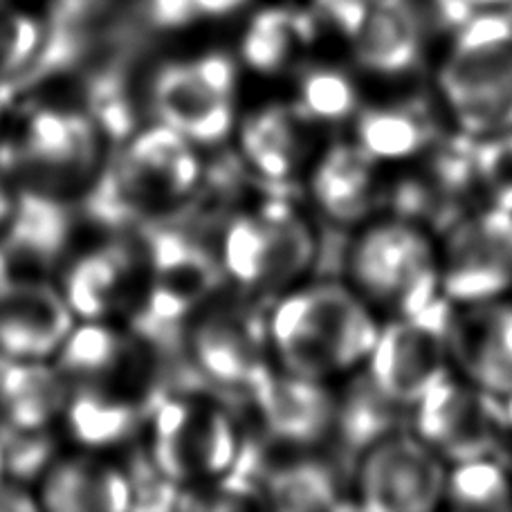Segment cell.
Returning <instances> with one entry per match:
<instances>
[{
    "instance_id": "obj_1",
    "label": "cell",
    "mask_w": 512,
    "mask_h": 512,
    "mask_svg": "<svg viewBox=\"0 0 512 512\" xmlns=\"http://www.w3.org/2000/svg\"><path fill=\"white\" fill-rule=\"evenodd\" d=\"M268 335L283 369L324 380L367 360L380 328L358 295L335 281H322L281 299Z\"/></svg>"
},
{
    "instance_id": "obj_2",
    "label": "cell",
    "mask_w": 512,
    "mask_h": 512,
    "mask_svg": "<svg viewBox=\"0 0 512 512\" xmlns=\"http://www.w3.org/2000/svg\"><path fill=\"white\" fill-rule=\"evenodd\" d=\"M203 169L189 140L167 124L135 137L102 171L84 200L95 223L122 230L144 225L155 209L194 194Z\"/></svg>"
},
{
    "instance_id": "obj_3",
    "label": "cell",
    "mask_w": 512,
    "mask_h": 512,
    "mask_svg": "<svg viewBox=\"0 0 512 512\" xmlns=\"http://www.w3.org/2000/svg\"><path fill=\"white\" fill-rule=\"evenodd\" d=\"M438 88L463 133L512 131V16L499 9L472 14L456 30Z\"/></svg>"
},
{
    "instance_id": "obj_4",
    "label": "cell",
    "mask_w": 512,
    "mask_h": 512,
    "mask_svg": "<svg viewBox=\"0 0 512 512\" xmlns=\"http://www.w3.org/2000/svg\"><path fill=\"white\" fill-rule=\"evenodd\" d=\"M319 261V239L281 196L256 214L227 221L221 263L227 277L252 297H274Z\"/></svg>"
},
{
    "instance_id": "obj_5",
    "label": "cell",
    "mask_w": 512,
    "mask_h": 512,
    "mask_svg": "<svg viewBox=\"0 0 512 512\" xmlns=\"http://www.w3.org/2000/svg\"><path fill=\"white\" fill-rule=\"evenodd\" d=\"M0 164L23 187L59 196L84 187L99 164V128L90 115L43 108L25 117L0 149Z\"/></svg>"
},
{
    "instance_id": "obj_6",
    "label": "cell",
    "mask_w": 512,
    "mask_h": 512,
    "mask_svg": "<svg viewBox=\"0 0 512 512\" xmlns=\"http://www.w3.org/2000/svg\"><path fill=\"white\" fill-rule=\"evenodd\" d=\"M452 299L438 295L382 328L369 355V378L398 405L414 409L447 376L452 355Z\"/></svg>"
},
{
    "instance_id": "obj_7",
    "label": "cell",
    "mask_w": 512,
    "mask_h": 512,
    "mask_svg": "<svg viewBox=\"0 0 512 512\" xmlns=\"http://www.w3.org/2000/svg\"><path fill=\"white\" fill-rule=\"evenodd\" d=\"M146 414L153 420L151 459L176 486L196 477H223L241 452V438L221 405L158 391Z\"/></svg>"
},
{
    "instance_id": "obj_8",
    "label": "cell",
    "mask_w": 512,
    "mask_h": 512,
    "mask_svg": "<svg viewBox=\"0 0 512 512\" xmlns=\"http://www.w3.org/2000/svg\"><path fill=\"white\" fill-rule=\"evenodd\" d=\"M349 270L364 295L398 315L427 306L441 288L432 243L411 221L369 227L353 245Z\"/></svg>"
},
{
    "instance_id": "obj_9",
    "label": "cell",
    "mask_w": 512,
    "mask_h": 512,
    "mask_svg": "<svg viewBox=\"0 0 512 512\" xmlns=\"http://www.w3.org/2000/svg\"><path fill=\"white\" fill-rule=\"evenodd\" d=\"M248 297L250 292L221 299L198 317L189 331V353L209 387L252 400L272 371L265 362L268 322Z\"/></svg>"
},
{
    "instance_id": "obj_10",
    "label": "cell",
    "mask_w": 512,
    "mask_h": 512,
    "mask_svg": "<svg viewBox=\"0 0 512 512\" xmlns=\"http://www.w3.org/2000/svg\"><path fill=\"white\" fill-rule=\"evenodd\" d=\"M236 70L225 54H207L189 63H169L151 86L155 113L189 142L216 144L234 122Z\"/></svg>"
},
{
    "instance_id": "obj_11",
    "label": "cell",
    "mask_w": 512,
    "mask_h": 512,
    "mask_svg": "<svg viewBox=\"0 0 512 512\" xmlns=\"http://www.w3.org/2000/svg\"><path fill=\"white\" fill-rule=\"evenodd\" d=\"M441 454L423 438L396 432L371 445L355 463L360 508L371 512H427L445 497Z\"/></svg>"
},
{
    "instance_id": "obj_12",
    "label": "cell",
    "mask_w": 512,
    "mask_h": 512,
    "mask_svg": "<svg viewBox=\"0 0 512 512\" xmlns=\"http://www.w3.org/2000/svg\"><path fill=\"white\" fill-rule=\"evenodd\" d=\"M512 286V212L488 207L450 227L441 268L443 295L490 301Z\"/></svg>"
},
{
    "instance_id": "obj_13",
    "label": "cell",
    "mask_w": 512,
    "mask_h": 512,
    "mask_svg": "<svg viewBox=\"0 0 512 512\" xmlns=\"http://www.w3.org/2000/svg\"><path fill=\"white\" fill-rule=\"evenodd\" d=\"M418 436L454 463L492 456L504 432L499 396L445 378L414 407Z\"/></svg>"
},
{
    "instance_id": "obj_14",
    "label": "cell",
    "mask_w": 512,
    "mask_h": 512,
    "mask_svg": "<svg viewBox=\"0 0 512 512\" xmlns=\"http://www.w3.org/2000/svg\"><path fill=\"white\" fill-rule=\"evenodd\" d=\"M72 331L66 297L39 279H14L0 288V353L41 360L59 351Z\"/></svg>"
},
{
    "instance_id": "obj_15",
    "label": "cell",
    "mask_w": 512,
    "mask_h": 512,
    "mask_svg": "<svg viewBox=\"0 0 512 512\" xmlns=\"http://www.w3.org/2000/svg\"><path fill=\"white\" fill-rule=\"evenodd\" d=\"M72 214L59 196L21 187L12 216L0 236V254L14 279H36L66 254L72 236Z\"/></svg>"
},
{
    "instance_id": "obj_16",
    "label": "cell",
    "mask_w": 512,
    "mask_h": 512,
    "mask_svg": "<svg viewBox=\"0 0 512 512\" xmlns=\"http://www.w3.org/2000/svg\"><path fill=\"white\" fill-rule=\"evenodd\" d=\"M252 402L263 418L265 432L283 445L310 447L333 436L337 398L324 389L322 380L295 373H270L254 391Z\"/></svg>"
},
{
    "instance_id": "obj_17",
    "label": "cell",
    "mask_w": 512,
    "mask_h": 512,
    "mask_svg": "<svg viewBox=\"0 0 512 512\" xmlns=\"http://www.w3.org/2000/svg\"><path fill=\"white\" fill-rule=\"evenodd\" d=\"M360 68L380 77H400L423 57V21L409 0H373L344 27Z\"/></svg>"
},
{
    "instance_id": "obj_18",
    "label": "cell",
    "mask_w": 512,
    "mask_h": 512,
    "mask_svg": "<svg viewBox=\"0 0 512 512\" xmlns=\"http://www.w3.org/2000/svg\"><path fill=\"white\" fill-rule=\"evenodd\" d=\"M452 358L495 396L512 393V306L477 301L452 319Z\"/></svg>"
},
{
    "instance_id": "obj_19",
    "label": "cell",
    "mask_w": 512,
    "mask_h": 512,
    "mask_svg": "<svg viewBox=\"0 0 512 512\" xmlns=\"http://www.w3.org/2000/svg\"><path fill=\"white\" fill-rule=\"evenodd\" d=\"M310 191L333 223H358L378 200L376 160L360 144H337L319 160Z\"/></svg>"
},
{
    "instance_id": "obj_20",
    "label": "cell",
    "mask_w": 512,
    "mask_h": 512,
    "mask_svg": "<svg viewBox=\"0 0 512 512\" xmlns=\"http://www.w3.org/2000/svg\"><path fill=\"white\" fill-rule=\"evenodd\" d=\"M41 501L57 512H124L133 508L124 472L90 459L63 461L45 474Z\"/></svg>"
},
{
    "instance_id": "obj_21",
    "label": "cell",
    "mask_w": 512,
    "mask_h": 512,
    "mask_svg": "<svg viewBox=\"0 0 512 512\" xmlns=\"http://www.w3.org/2000/svg\"><path fill=\"white\" fill-rule=\"evenodd\" d=\"M346 472L340 461L292 459L281 465H268L263 477V504L283 512L337 510L346 504L342 497Z\"/></svg>"
},
{
    "instance_id": "obj_22",
    "label": "cell",
    "mask_w": 512,
    "mask_h": 512,
    "mask_svg": "<svg viewBox=\"0 0 512 512\" xmlns=\"http://www.w3.org/2000/svg\"><path fill=\"white\" fill-rule=\"evenodd\" d=\"M407 409L393 402L367 376L351 382L337 400V418L333 436L340 443V463L346 472H355L360 456L382 438L400 432V411Z\"/></svg>"
},
{
    "instance_id": "obj_23",
    "label": "cell",
    "mask_w": 512,
    "mask_h": 512,
    "mask_svg": "<svg viewBox=\"0 0 512 512\" xmlns=\"http://www.w3.org/2000/svg\"><path fill=\"white\" fill-rule=\"evenodd\" d=\"M137 261L140 254L135 250L124 243H113L72 263L63 279V297L72 315L99 319L111 313L126 295Z\"/></svg>"
},
{
    "instance_id": "obj_24",
    "label": "cell",
    "mask_w": 512,
    "mask_h": 512,
    "mask_svg": "<svg viewBox=\"0 0 512 512\" xmlns=\"http://www.w3.org/2000/svg\"><path fill=\"white\" fill-rule=\"evenodd\" d=\"M66 407V382L39 360L7 358L0 369V416L14 432H34Z\"/></svg>"
},
{
    "instance_id": "obj_25",
    "label": "cell",
    "mask_w": 512,
    "mask_h": 512,
    "mask_svg": "<svg viewBox=\"0 0 512 512\" xmlns=\"http://www.w3.org/2000/svg\"><path fill=\"white\" fill-rule=\"evenodd\" d=\"M301 115L295 108L270 106L254 113L241 131V149L250 167L270 185H286L304 153Z\"/></svg>"
},
{
    "instance_id": "obj_26",
    "label": "cell",
    "mask_w": 512,
    "mask_h": 512,
    "mask_svg": "<svg viewBox=\"0 0 512 512\" xmlns=\"http://www.w3.org/2000/svg\"><path fill=\"white\" fill-rule=\"evenodd\" d=\"M355 135L376 162L405 160L434 142L436 122L420 102L378 106L358 113Z\"/></svg>"
},
{
    "instance_id": "obj_27",
    "label": "cell",
    "mask_w": 512,
    "mask_h": 512,
    "mask_svg": "<svg viewBox=\"0 0 512 512\" xmlns=\"http://www.w3.org/2000/svg\"><path fill=\"white\" fill-rule=\"evenodd\" d=\"M313 39V23L288 7H272L256 14L245 30L241 52L248 66L256 72L283 70L295 52Z\"/></svg>"
},
{
    "instance_id": "obj_28",
    "label": "cell",
    "mask_w": 512,
    "mask_h": 512,
    "mask_svg": "<svg viewBox=\"0 0 512 512\" xmlns=\"http://www.w3.org/2000/svg\"><path fill=\"white\" fill-rule=\"evenodd\" d=\"M140 423V409L131 402L108 398L93 384L81 389L68 402V427L79 443L106 447L122 443Z\"/></svg>"
},
{
    "instance_id": "obj_29",
    "label": "cell",
    "mask_w": 512,
    "mask_h": 512,
    "mask_svg": "<svg viewBox=\"0 0 512 512\" xmlns=\"http://www.w3.org/2000/svg\"><path fill=\"white\" fill-rule=\"evenodd\" d=\"M128 353V344L113 328L86 324L70 331L59 346V373L81 384H95L120 371Z\"/></svg>"
},
{
    "instance_id": "obj_30",
    "label": "cell",
    "mask_w": 512,
    "mask_h": 512,
    "mask_svg": "<svg viewBox=\"0 0 512 512\" xmlns=\"http://www.w3.org/2000/svg\"><path fill=\"white\" fill-rule=\"evenodd\" d=\"M445 497L454 508L497 512L512 508V481L504 463L481 456L456 463L447 474Z\"/></svg>"
},
{
    "instance_id": "obj_31",
    "label": "cell",
    "mask_w": 512,
    "mask_h": 512,
    "mask_svg": "<svg viewBox=\"0 0 512 512\" xmlns=\"http://www.w3.org/2000/svg\"><path fill=\"white\" fill-rule=\"evenodd\" d=\"M301 120L344 122L358 113V88L342 70L317 66L299 77L297 106Z\"/></svg>"
},
{
    "instance_id": "obj_32",
    "label": "cell",
    "mask_w": 512,
    "mask_h": 512,
    "mask_svg": "<svg viewBox=\"0 0 512 512\" xmlns=\"http://www.w3.org/2000/svg\"><path fill=\"white\" fill-rule=\"evenodd\" d=\"M45 27L30 14L0 5V93L30 68L41 50Z\"/></svg>"
},
{
    "instance_id": "obj_33",
    "label": "cell",
    "mask_w": 512,
    "mask_h": 512,
    "mask_svg": "<svg viewBox=\"0 0 512 512\" xmlns=\"http://www.w3.org/2000/svg\"><path fill=\"white\" fill-rule=\"evenodd\" d=\"M477 176L481 194H488L492 207L512 212V131L477 137Z\"/></svg>"
},
{
    "instance_id": "obj_34",
    "label": "cell",
    "mask_w": 512,
    "mask_h": 512,
    "mask_svg": "<svg viewBox=\"0 0 512 512\" xmlns=\"http://www.w3.org/2000/svg\"><path fill=\"white\" fill-rule=\"evenodd\" d=\"M52 452V438L39 434V429L9 434L3 441L5 474H9L14 481L34 479L50 463Z\"/></svg>"
},
{
    "instance_id": "obj_35",
    "label": "cell",
    "mask_w": 512,
    "mask_h": 512,
    "mask_svg": "<svg viewBox=\"0 0 512 512\" xmlns=\"http://www.w3.org/2000/svg\"><path fill=\"white\" fill-rule=\"evenodd\" d=\"M131 483L133 508L137 510H169L176 506V483L155 468L151 456H135L126 472Z\"/></svg>"
},
{
    "instance_id": "obj_36",
    "label": "cell",
    "mask_w": 512,
    "mask_h": 512,
    "mask_svg": "<svg viewBox=\"0 0 512 512\" xmlns=\"http://www.w3.org/2000/svg\"><path fill=\"white\" fill-rule=\"evenodd\" d=\"M140 16L153 30H178L198 16L194 0H142Z\"/></svg>"
},
{
    "instance_id": "obj_37",
    "label": "cell",
    "mask_w": 512,
    "mask_h": 512,
    "mask_svg": "<svg viewBox=\"0 0 512 512\" xmlns=\"http://www.w3.org/2000/svg\"><path fill=\"white\" fill-rule=\"evenodd\" d=\"M369 3H373V0H319V5L331 12V16L340 23L342 30L353 21L360 9L367 7Z\"/></svg>"
},
{
    "instance_id": "obj_38",
    "label": "cell",
    "mask_w": 512,
    "mask_h": 512,
    "mask_svg": "<svg viewBox=\"0 0 512 512\" xmlns=\"http://www.w3.org/2000/svg\"><path fill=\"white\" fill-rule=\"evenodd\" d=\"M34 501L16 483L0 481V510H34Z\"/></svg>"
},
{
    "instance_id": "obj_39",
    "label": "cell",
    "mask_w": 512,
    "mask_h": 512,
    "mask_svg": "<svg viewBox=\"0 0 512 512\" xmlns=\"http://www.w3.org/2000/svg\"><path fill=\"white\" fill-rule=\"evenodd\" d=\"M248 0H194L198 16H227L241 9Z\"/></svg>"
},
{
    "instance_id": "obj_40",
    "label": "cell",
    "mask_w": 512,
    "mask_h": 512,
    "mask_svg": "<svg viewBox=\"0 0 512 512\" xmlns=\"http://www.w3.org/2000/svg\"><path fill=\"white\" fill-rule=\"evenodd\" d=\"M463 7H468L470 12L472 9H479V12H486V9H501L506 5H512V0H459Z\"/></svg>"
},
{
    "instance_id": "obj_41",
    "label": "cell",
    "mask_w": 512,
    "mask_h": 512,
    "mask_svg": "<svg viewBox=\"0 0 512 512\" xmlns=\"http://www.w3.org/2000/svg\"><path fill=\"white\" fill-rule=\"evenodd\" d=\"M12 207H14V198L7 194V189L0 185V230L7 225L9 216H12Z\"/></svg>"
},
{
    "instance_id": "obj_42",
    "label": "cell",
    "mask_w": 512,
    "mask_h": 512,
    "mask_svg": "<svg viewBox=\"0 0 512 512\" xmlns=\"http://www.w3.org/2000/svg\"><path fill=\"white\" fill-rule=\"evenodd\" d=\"M506 402H501V411H504V425L506 429H512V393L504 396Z\"/></svg>"
},
{
    "instance_id": "obj_43",
    "label": "cell",
    "mask_w": 512,
    "mask_h": 512,
    "mask_svg": "<svg viewBox=\"0 0 512 512\" xmlns=\"http://www.w3.org/2000/svg\"><path fill=\"white\" fill-rule=\"evenodd\" d=\"M5 355L3 353H0V369H3V364H5ZM9 434H14V429H9L7 425H5V420H3V416H0V443H3L5 441V438L9 436Z\"/></svg>"
},
{
    "instance_id": "obj_44",
    "label": "cell",
    "mask_w": 512,
    "mask_h": 512,
    "mask_svg": "<svg viewBox=\"0 0 512 512\" xmlns=\"http://www.w3.org/2000/svg\"><path fill=\"white\" fill-rule=\"evenodd\" d=\"M3 474H5V465H3V443H0V481H3Z\"/></svg>"
},
{
    "instance_id": "obj_45",
    "label": "cell",
    "mask_w": 512,
    "mask_h": 512,
    "mask_svg": "<svg viewBox=\"0 0 512 512\" xmlns=\"http://www.w3.org/2000/svg\"><path fill=\"white\" fill-rule=\"evenodd\" d=\"M3 102H5V97H3V93H0V108H3Z\"/></svg>"
}]
</instances>
